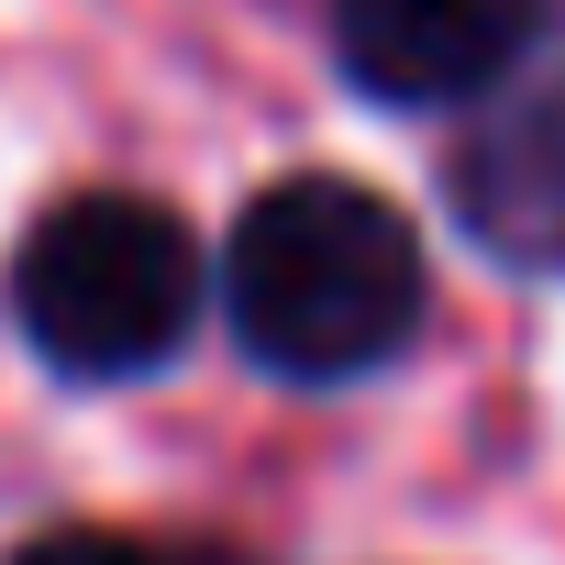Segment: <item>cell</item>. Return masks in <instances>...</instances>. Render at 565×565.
I'll use <instances>...</instances> for the list:
<instances>
[{"instance_id": "6da1fadb", "label": "cell", "mask_w": 565, "mask_h": 565, "mask_svg": "<svg viewBox=\"0 0 565 565\" xmlns=\"http://www.w3.org/2000/svg\"><path fill=\"white\" fill-rule=\"evenodd\" d=\"M222 311L266 377L344 388V377H377L388 355H411V333L433 311V255L399 200L311 167V178H277L233 211Z\"/></svg>"}, {"instance_id": "277c9868", "label": "cell", "mask_w": 565, "mask_h": 565, "mask_svg": "<svg viewBox=\"0 0 565 565\" xmlns=\"http://www.w3.org/2000/svg\"><path fill=\"white\" fill-rule=\"evenodd\" d=\"M455 222L499 266H565V100L521 89L455 145Z\"/></svg>"}, {"instance_id": "7a4b0ae2", "label": "cell", "mask_w": 565, "mask_h": 565, "mask_svg": "<svg viewBox=\"0 0 565 565\" xmlns=\"http://www.w3.org/2000/svg\"><path fill=\"white\" fill-rule=\"evenodd\" d=\"M12 322L56 377L89 388L156 377L200 322V244L145 189H78L12 255Z\"/></svg>"}, {"instance_id": "8992f818", "label": "cell", "mask_w": 565, "mask_h": 565, "mask_svg": "<svg viewBox=\"0 0 565 565\" xmlns=\"http://www.w3.org/2000/svg\"><path fill=\"white\" fill-rule=\"evenodd\" d=\"M543 89H554V100H565V56H554V78H543Z\"/></svg>"}, {"instance_id": "3957f363", "label": "cell", "mask_w": 565, "mask_h": 565, "mask_svg": "<svg viewBox=\"0 0 565 565\" xmlns=\"http://www.w3.org/2000/svg\"><path fill=\"white\" fill-rule=\"evenodd\" d=\"M543 0H333V56L388 111H466L521 78Z\"/></svg>"}, {"instance_id": "5b68a950", "label": "cell", "mask_w": 565, "mask_h": 565, "mask_svg": "<svg viewBox=\"0 0 565 565\" xmlns=\"http://www.w3.org/2000/svg\"><path fill=\"white\" fill-rule=\"evenodd\" d=\"M12 565H178V554H156V543H134V532H89V521H67V532L12 543Z\"/></svg>"}]
</instances>
